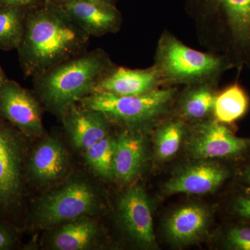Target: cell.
Listing matches in <instances>:
<instances>
[{
  "instance_id": "cell-5",
  "label": "cell",
  "mask_w": 250,
  "mask_h": 250,
  "mask_svg": "<svg viewBox=\"0 0 250 250\" xmlns=\"http://www.w3.org/2000/svg\"><path fill=\"white\" fill-rule=\"evenodd\" d=\"M178 93L174 86L134 96L94 91L81 102L83 107L100 112L108 121L136 130L160 124L169 118Z\"/></svg>"
},
{
  "instance_id": "cell-30",
  "label": "cell",
  "mask_w": 250,
  "mask_h": 250,
  "mask_svg": "<svg viewBox=\"0 0 250 250\" xmlns=\"http://www.w3.org/2000/svg\"><path fill=\"white\" fill-rule=\"evenodd\" d=\"M104 1H108V2H110L111 3V4H113V3H114V1H116V0H104Z\"/></svg>"
},
{
  "instance_id": "cell-12",
  "label": "cell",
  "mask_w": 250,
  "mask_h": 250,
  "mask_svg": "<svg viewBox=\"0 0 250 250\" xmlns=\"http://www.w3.org/2000/svg\"><path fill=\"white\" fill-rule=\"evenodd\" d=\"M232 175L227 166L201 161L184 168L165 185L167 193L202 195L214 192Z\"/></svg>"
},
{
  "instance_id": "cell-13",
  "label": "cell",
  "mask_w": 250,
  "mask_h": 250,
  "mask_svg": "<svg viewBox=\"0 0 250 250\" xmlns=\"http://www.w3.org/2000/svg\"><path fill=\"white\" fill-rule=\"evenodd\" d=\"M162 88L160 76L156 67L146 69L113 67L98 82L94 91L106 92L122 95L134 96L151 93Z\"/></svg>"
},
{
  "instance_id": "cell-24",
  "label": "cell",
  "mask_w": 250,
  "mask_h": 250,
  "mask_svg": "<svg viewBox=\"0 0 250 250\" xmlns=\"http://www.w3.org/2000/svg\"><path fill=\"white\" fill-rule=\"evenodd\" d=\"M222 241L228 250H250V223L238 221L232 224L227 229Z\"/></svg>"
},
{
  "instance_id": "cell-3",
  "label": "cell",
  "mask_w": 250,
  "mask_h": 250,
  "mask_svg": "<svg viewBox=\"0 0 250 250\" xmlns=\"http://www.w3.org/2000/svg\"><path fill=\"white\" fill-rule=\"evenodd\" d=\"M101 49L77 54L36 76V86L48 107L63 114L77 102L93 93L95 87L113 68Z\"/></svg>"
},
{
  "instance_id": "cell-23",
  "label": "cell",
  "mask_w": 250,
  "mask_h": 250,
  "mask_svg": "<svg viewBox=\"0 0 250 250\" xmlns=\"http://www.w3.org/2000/svg\"><path fill=\"white\" fill-rule=\"evenodd\" d=\"M117 140L110 135L85 150V157L90 167L101 177H114V156Z\"/></svg>"
},
{
  "instance_id": "cell-6",
  "label": "cell",
  "mask_w": 250,
  "mask_h": 250,
  "mask_svg": "<svg viewBox=\"0 0 250 250\" xmlns=\"http://www.w3.org/2000/svg\"><path fill=\"white\" fill-rule=\"evenodd\" d=\"M187 150L195 159L240 161L250 153V139L237 136L229 125L213 118L192 124L188 129Z\"/></svg>"
},
{
  "instance_id": "cell-29",
  "label": "cell",
  "mask_w": 250,
  "mask_h": 250,
  "mask_svg": "<svg viewBox=\"0 0 250 250\" xmlns=\"http://www.w3.org/2000/svg\"><path fill=\"white\" fill-rule=\"evenodd\" d=\"M6 78H5L4 72H3L2 70H1V67H0V88L2 86V85L4 84L5 81H6Z\"/></svg>"
},
{
  "instance_id": "cell-4",
  "label": "cell",
  "mask_w": 250,
  "mask_h": 250,
  "mask_svg": "<svg viewBox=\"0 0 250 250\" xmlns=\"http://www.w3.org/2000/svg\"><path fill=\"white\" fill-rule=\"evenodd\" d=\"M153 65L159 72L162 88L220 78L234 67L225 56L190 48L167 30L158 41Z\"/></svg>"
},
{
  "instance_id": "cell-18",
  "label": "cell",
  "mask_w": 250,
  "mask_h": 250,
  "mask_svg": "<svg viewBox=\"0 0 250 250\" xmlns=\"http://www.w3.org/2000/svg\"><path fill=\"white\" fill-rule=\"evenodd\" d=\"M67 153L58 140H45L31 154L28 170L33 178L49 182L62 177L66 170Z\"/></svg>"
},
{
  "instance_id": "cell-16",
  "label": "cell",
  "mask_w": 250,
  "mask_h": 250,
  "mask_svg": "<svg viewBox=\"0 0 250 250\" xmlns=\"http://www.w3.org/2000/svg\"><path fill=\"white\" fill-rule=\"evenodd\" d=\"M209 218V213L204 206L195 204L183 206L167 218L166 234L177 245L195 243L205 234Z\"/></svg>"
},
{
  "instance_id": "cell-17",
  "label": "cell",
  "mask_w": 250,
  "mask_h": 250,
  "mask_svg": "<svg viewBox=\"0 0 250 250\" xmlns=\"http://www.w3.org/2000/svg\"><path fill=\"white\" fill-rule=\"evenodd\" d=\"M146 147L142 135L136 129H128L117 139L114 156V177L129 183L142 170Z\"/></svg>"
},
{
  "instance_id": "cell-28",
  "label": "cell",
  "mask_w": 250,
  "mask_h": 250,
  "mask_svg": "<svg viewBox=\"0 0 250 250\" xmlns=\"http://www.w3.org/2000/svg\"><path fill=\"white\" fill-rule=\"evenodd\" d=\"M37 0H0L1 6L24 8L35 4Z\"/></svg>"
},
{
  "instance_id": "cell-9",
  "label": "cell",
  "mask_w": 250,
  "mask_h": 250,
  "mask_svg": "<svg viewBox=\"0 0 250 250\" xmlns=\"http://www.w3.org/2000/svg\"><path fill=\"white\" fill-rule=\"evenodd\" d=\"M0 115L27 136L43 131L40 107L34 97L14 81L0 88Z\"/></svg>"
},
{
  "instance_id": "cell-22",
  "label": "cell",
  "mask_w": 250,
  "mask_h": 250,
  "mask_svg": "<svg viewBox=\"0 0 250 250\" xmlns=\"http://www.w3.org/2000/svg\"><path fill=\"white\" fill-rule=\"evenodd\" d=\"M25 21L24 8L0 7V49H18L24 36Z\"/></svg>"
},
{
  "instance_id": "cell-26",
  "label": "cell",
  "mask_w": 250,
  "mask_h": 250,
  "mask_svg": "<svg viewBox=\"0 0 250 250\" xmlns=\"http://www.w3.org/2000/svg\"><path fill=\"white\" fill-rule=\"evenodd\" d=\"M16 243V236L11 229L0 222V250H10Z\"/></svg>"
},
{
  "instance_id": "cell-27",
  "label": "cell",
  "mask_w": 250,
  "mask_h": 250,
  "mask_svg": "<svg viewBox=\"0 0 250 250\" xmlns=\"http://www.w3.org/2000/svg\"><path fill=\"white\" fill-rule=\"evenodd\" d=\"M244 164L236 170V175L242 187L250 188V153L242 160Z\"/></svg>"
},
{
  "instance_id": "cell-1",
  "label": "cell",
  "mask_w": 250,
  "mask_h": 250,
  "mask_svg": "<svg viewBox=\"0 0 250 250\" xmlns=\"http://www.w3.org/2000/svg\"><path fill=\"white\" fill-rule=\"evenodd\" d=\"M89 36L61 6H46L31 12L26 16L24 36L18 47L24 72L36 77L75 57Z\"/></svg>"
},
{
  "instance_id": "cell-11",
  "label": "cell",
  "mask_w": 250,
  "mask_h": 250,
  "mask_svg": "<svg viewBox=\"0 0 250 250\" xmlns=\"http://www.w3.org/2000/svg\"><path fill=\"white\" fill-rule=\"evenodd\" d=\"M118 214L126 232L144 247L155 245L152 208L144 190L131 188L123 194L118 203Z\"/></svg>"
},
{
  "instance_id": "cell-21",
  "label": "cell",
  "mask_w": 250,
  "mask_h": 250,
  "mask_svg": "<svg viewBox=\"0 0 250 250\" xmlns=\"http://www.w3.org/2000/svg\"><path fill=\"white\" fill-rule=\"evenodd\" d=\"M187 130V123L175 117L161 122L154 136L158 159L166 161L175 155Z\"/></svg>"
},
{
  "instance_id": "cell-20",
  "label": "cell",
  "mask_w": 250,
  "mask_h": 250,
  "mask_svg": "<svg viewBox=\"0 0 250 250\" xmlns=\"http://www.w3.org/2000/svg\"><path fill=\"white\" fill-rule=\"evenodd\" d=\"M96 225L88 219H75L62 226L52 239V246L59 250H81L88 247L96 236Z\"/></svg>"
},
{
  "instance_id": "cell-25",
  "label": "cell",
  "mask_w": 250,
  "mask_h": 250,
  "mask_svg": "<svg viewBox=\"0 0 250 250\" xmlns=\"http://www.w3.org/2000/svg\"><path fill=\"white\" fill-rule=\"evenodd\" d=\"M230 213L238 221L250 223V188L242 187L230 202Z\"/></svg>"
},
{
  "instance_id": "cell-15",
  "label": "cell",
  "mask_w": 250,
  "mask_h": 250,
  "mask_svg": "<svg viewBox=\"0 0 250 250\" xmlns=\"http://www.w3.org/2000/svg\"><path fill=\"white\" fill-rule=\"evenodd\" d=\"M63 115L65 127L77 149L85 150L109 135V121L100 112L83 106L79 109L73 105Z\"/></svg>"
},
{
  "instance_id": "cell-8",
  "label": "cell",
  "mask_w": 250,
  "mask_h": 250,
  "mask_svg": "<svg viewBox=\"0 0 250 250\" xmlns=\"http://www.w3.org/2000/svg\"><path fill=\"white\" fill-rule=\"evenodd\" d=\"M22 159V141L0 120V211H9L19 205Z\"/></svg>"
},
{
  "instance_id": "cell-14",
  "label": "cell",
  "mask_w": 250,
  "mask_h": 250,
  "mask_svg": "<svg viewBox=\"0 0 250 250\" xmlns=\"http://www.w3.org/2000/svg\"><path fill=\"white\" fill-rule=\"evenodd\" d=\"M220 78L186 85L176 99L174 114L187 123H199L213 116V108Z\"/></svg>"
},
{
  "instance_id": "cell-7",
  "label": "cell",
  "mask_w": 250,
  "mask_h": 250,
  "mask_svg": "<svg viewBox=\"0 0 250 250\" xmlns=\"http://www.w3.org/2000/svg\"><path fill=\"white\" fill-rule=\"evenodd\" d=\"M96 204L92 188L75 181L42 198L34 212V220L39 226L50 228L82 218L93 211Z\"/></svg>"
},
{
  "instance_id": "cell-2",
  "label": "cell",
  "mask_w": 250,
  "mask_h": 250,
  "mask_svg": "<svg viewBox=\"0 0 250 250\" xmlns=\"http://www.w3.org/2000/svg\"><path fill=\"white\" fill-rule=\"evenodd\" d=\"M186 10L204 47L250 66V0H186Z\"/></svg>"
},
{
  "instance_id": "cell-10",
  "label": "cell",
  "mask_w": 250,
  "mask_h": 250,
  "mask_svg": "<svg viewBox=\"0 0 250 250\" xmlns=\"http://www.w3.org/2000/svg\"><path fill=\"white\" fill-rule=\"evenodd\" d=\"M61 7L88 36L116 33L121 27V13L104 0H64Z\"/></svg>"
},
{
  "instance_id": "cell-19",
  "label": "cell",
  "mask_w": 250,
  "mask_h": 250,
  "mask_svg": "<svg viewBox=\"0 0 250 250\" xmlns=\"http://www.w3.org/2000/svg\"><path fill=\"white\" fill-rule=\"evenodd\" d=\"M250 108V98L239 83L229 85L215 96L213 118L231 126L241 119Z\"/></svg>"
}]
</instances>
